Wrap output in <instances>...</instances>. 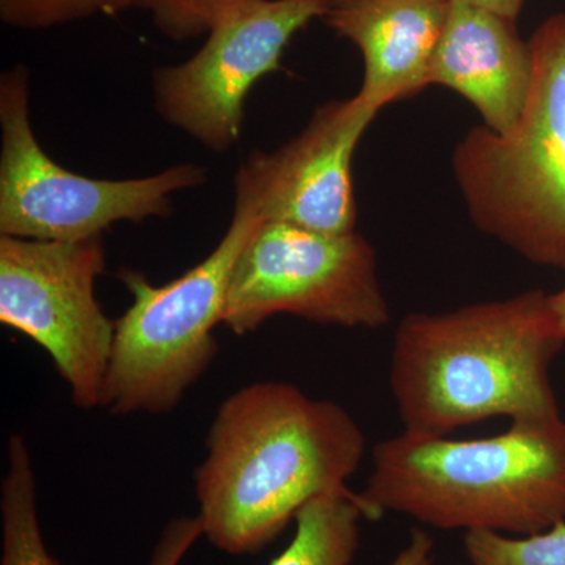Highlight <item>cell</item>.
<instances>
[{
    "label": "cell",
    "instance_id": "1",
    "mask_svg": "<svg viewBox=\"0 0 565 565\" xmlns=\"http://www.w3.org/2000/svg\"><path fill=\"white\" fill-rule=\"evenodd\" d=\"M366 452L359 423L333 401L286 382H256L223 401L196 467L203 535L230 555L274 542L308 501L352 493Z\"/></svg>",
    "mask_w": 565,
    "mask_h": 565
},
{
    "label": "cell",
    "instance_id": "2",
    "mask_svg": "<svg viewBox=\"0 0 565 565\" xmlns=\"http://www.w3.org/2000/svg\"><path fill=\"white\" fill-rule=\"evenodd\" d=\"M564 345L541 289L404 316L390 390L405 433L448 437L490 418L559 416L552 364Z\"/></svg>",
    "mask_w": 565,
    "mask_h": 565
},
{
    "label": "cell",
    "instance_id": "3",
    "mask_svg": "<svg viewBox=\"0 0 565 565\" xmlns=\"http://www.w3.org/2000/svg\"><path fill=\"white\" fill-rule=\"evenodd\" d=\"M362 497L437 530L542 533L565 520L563 416L455 440L401 433L374 446Z\"/></svg>",
    "mask_w": 565,
    "mask_h": 565
},
{
    "label": "cell",
    "instance_id": "4",
    "mask_svg": "<svg viewBox=\"0 0 565 565\" xmlns=\"http://www.w3.org/2000/svg\"><path fill=\"white\" fill-rule=\"evenodd\" d=\"M533 82L514 128L475 126L452 174L476 228L535 266L565 273V13L527 40Z\"/></svg>",
    "mask_w": 565,
    "mask_h": 565
},
{
    "label": "cell",
    "instance_id": "5",
    "mask_svg": "<svg viewBox=\"0 0 565 565\" xmlns=\"http://www.w3.org/2000/svg\"><path fill=\"white\" fill-rule=\"evenodd\" d=\"M262 222L255 206L234 193L228 230L191 270L162 286L139 270L118 273L132 303L115 321L102 407L114 415H163L180 405L217 356L212 332L223 323L237 258Z\"/></svg>",
    "mask_w": 565,
    "mask_h": 565
},
{
    "label": "cell",
    "instance_id": "6",
    "mask_svg": "<svg viewBox=\"0 0 565 565\" xmlns=\"http://www.w3.org/2000/svg\"><path fill=\"white\" fill-rule=\"evenodd\" d=\"M0 236L93 239L118 222L169 217L174 193L206 182V170L193 163L120 181L63 169L33 132L29 73L21 65L0 76Z\"/></svg>",
    "mask_w": 565,
    "mask_h": 565
},
{
    "label": "cell",
    "instance_id": "7",
    "mask_svg": "<svg viewBox=\"0 0 565 565\" xmlns=\"http://www.w3.org/2000/svg\"><path fill=\"white\" fill-rule=\"evenodd\" d=\"M278 315L343 329L388 326L392 310L370 241L356 232L259 223L234 266L223 326L243 337Z\"/></svg>",
    "mask_w": 565,
    "mask_h": 565
},
{
    "label": "cell",
    "instance_id": "8",
    "mask_svg": "<svg viewBox=\"0 0 565 565\" xmlns=\"http://www.w3.org/2000/svg\"><path fill=\"white\" fill-rule=\"evenodd\" d=\"M103 236L93 239H20L0 236V322L50 353L84 411L102 407L115 322L96 299L106 269Z\"/></svg>",
    "mask_w": 565,
    "mask_h": 565
},
{
    "label": "cell",
    "instance_id": "9",
    "mask_svg": "<svg viewBox=\"0 0 565 565\" xmlns=\"http://www.w3.org/2000/svg\"><path fill=\"white\" fill-rule=\"evenodd\" d=\"M330 9L332 0H248L230 10L193 57L152 73L156 110L207 150L228 151L243 132L248 93L281 70L294 36Z\"/></svg>",
    "mask_w": 565,
    "mask_h": 565
},
{
    "label": "cell",
    "instance_id": "10",
    "mask_svg": "<svg viewBox=\"0 0 565 565\" xmlns=\"http://www.w3.org/2000/svg\"><path fill=\"white\" fill-rule=\"evenodd\" d=\"M377 114L356 95L323 104L288 143L253 151L234 178V193L245 196L263 222L355 232L353 154Z\"/></svg>",
    "mask_w": 565,
    "mask_h": 565
},
{
    "label": "cell",
    "instance_id": "11",
    "mask_svg": "<svg viewBox=\"0 0 565 565\" xmlns=\"http://www.w3.org/2000/svg\"><path fill=\"white\" fill-rule=\"evenodd\" d=\"M533 82V55L515 21L451 0L430 68V85L467 99L482 125L498 134L514 128Z\"/></svg>",
    "mask_w": 565,
    "mask_h": 565
},
{
    "label": "cell",
    "instance_id": "12",
    "mask_svg": "<svg viewBox=\"0 0 565 565\" xmlns=\"http://www.w3.org/2000/svg\"><path fill=\"white\" fill-rule=\"evenodd\" d=\"M451 0H353L332 7L327 25L349 40L364 62L356 96L381 111L430 85V68Z\"/></svg>",
    "mask_w": 565,
    "mask_h": 565
},
{
    "label": "cell",
    "instance_id": "13",
    "mask_svg": "<svg viewBox=\"0 0 565 565\" xmlns=\"http://www.w3.org/2000/svg\"><path fill=\"white\" fill-rule=\"evenodd\" d=\"M381 516L362 493L316 497L297 512L292 541L269 565H353L362 520Z\"/></svg>",
    "mask_w": 565,
    "mask_h": 565
},
{
    "label": "cell",
    "instance_id": "14",
    "mask_svg": "<svg viewBox=\"0 0 565 565\" xmlns=\"http://www.w3.org/2000/svg\"><path fill=\"white\" fill-rule=\"evenodd\" d=\"M7 463L0 487L2 565H61L41 535L35 470L22 435H11Z\"/></svg>",
    "mask_w": 565,
    "mask_h": 565
},
{
    "label": "cell",
    "instance_id": "15",
    "mask_svg": "<svg viewBox=\"0 0 565 565\" xmlns=\"http://www.w3.org/2000/svg\"><path fill=\"white\" fill-rule=\"evenodd\" d=\"M463 545L471 565H565V520L522 537L468 531Z\"/></svg>",
    "mask_w": 565,
    "mask_h": 565
},
{
    "label": "cell",
    "instance_id": "16",
    "mask_svg": "<svg viewBox=\"0 0 565 565\" xmlns=\"http://www.w3.org/2000/svg\"><path fill=\"white\" fill-rule=\"evenodd\" d=\"M137 0H0V20L22 31H44L136 9Z\"/></svg>",
    "mask_w": 565,
    "mask_h": 565
},
{
    "label": "cell",
    "instance_id": "17",
    "mask_svg": "<svg viewBox=\"0 0 565 565\" xmlns=\"http://www.w3.org/2000/svg\"><path fill=\"white\" fill-rule=\"evenodd\" d=\"M245 2L248 0H137L136 9L148 11L167 39L188 41L206 35L223 14Z\"/></svg>",
    "mask_w": 565,
    "mask_h": 565
},
{
    "label": "cell",
    "instance_id": "18",
    "mask_svg": "<svg viewBox=\"0 0 565 565\" xmlns=\"http://www.w3.org/2000/svg\"><path fill=\"white\" fill-rule=\"evenodd\" d=\"M202 535L203 525L199 515L177 516L163 527L148 565H180Z\"/></svg>",
    "mask_w": 565,
    "mask_h": 565
},
{
    "label": "cell",
    "instance_id": "19",
    "mask_svg": "<svg viewBox=\"0 0 565 565\" xmlns=\"http://www.w3.org/2000/svg\"><path fill=\"white\" fill-rule=\"evenodd\" d=\"M435 541L424 530H412L404 548L393 557L388 565H433Z\"/></svg>",
    "mask_w": 565,
    "mask_h": 565
},
{
    "label": "cell",
    "instance_id": "20",
    "mask_svg": "<svg viewBox=\"0 0 565 565\" xmlns=\"http://www.w3.org/2000/svg\"><path fill=\"white\" fill-rule=\"evenodd\" d=\"M459 2L470 3V6L481 7V9L493 11L509 20L516 21L522 13L525 0H459Z\"/></svg>",
    "mask_w": 565,
    "mask_h": 565
},
{
    "label": "cell",
    "instance_id": "21",
    "mask_svg": "<svg viewBox=\"0 0 565 565\" xmlns=\"http://www.w3.org/2000/svg\"><path fill=\"white\" fill-rule=\"evenodd\" d=\"M548 305L557 332L565 340V286L561 291L548 294Z\"/></svg>",
    "mask_w": 565,
    "mask_h": 565
},
{
    "label": "cell",
    "instance_id": "22",
    "mask_svg": "<svg viewBox=\"0 0 565 565\" xmlns=\"http://www.w3.org/2000/svg\"><path fill=\"white\" fill-rule=\"evenodd\" d=\"M353 2V0H332V7L344 6V3Z\"/></svg>",
    "mask_w": 565,
    "mask_h": 565
}]
</instances>
